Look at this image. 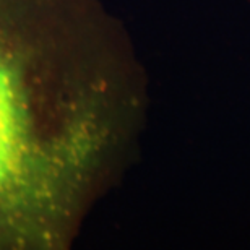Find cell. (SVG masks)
<instances>
[{"label":"cell","instance_id":"cell-1","mask_svg":"<svg viewBox=\"0 0 250 250\" xmlns=\"http://www.w3.org/2000/svg\"><path fill=\"white\" fill-rule=\"evenodd\" d=\"M146 73L101 0H0V250H68L138 151Z\"/></svg>","mask_w":250,"mask_h":250}]
</instances>
